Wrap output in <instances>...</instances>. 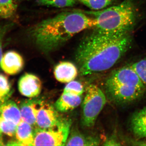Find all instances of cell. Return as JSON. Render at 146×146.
Returning <instances> with one entry per match:
<instances>
[{"label": "cell", "mask_w": 146, "mask_h": 146, "mask_svg": "<svg viewBox=\"0 0 146 146\" xmlns=\"http://www.w3.org/2000/svg\"><path fill=\"white\" fill-rule=\"evenodd\" d=\"M92 29L82 39L75 54L81 76L110 69L130 49L133 41L131 32L111 33Z\"/></svg>", "instance_id": "obj_1"}, {"label": "cell", "mask_w": 146, "mask_h": 146, "mask_svg": "<svg viewBox=\"0 0 146 146\" xmlns=\"http://www.w3.org/2000/svg\"><path fill=\"white\" fill-rule=\"evenodd\" d=\"M96 19L84 12H62L35 24L29 36L36 48L45 54L54 51L84 30L96 26Z\"/></svg>", "instance_id": "obj_2"}, {"label": "cell", "mask_w": 146, "mask_h": 146, "mask_svg": "<svg viewBox=\"0 0 146 146\" xmlns=\"http://www.w3.org/2000/svg\"><path fill=\"white\" fill-rule=\"evenodd\" d=\"M108 98L116 105L133 103L143 96L146 87L131 65L116 69L110 73L105 83Z\"/></svg>", "instance_id": "obj_3"}, {"label": "cell", "mask_w": 146, "mask_h": 146, "mask_svg": "<svg viewBox=\"0 0 146 146\" xmlns=\"http://www.w3.org/2000/svg\"><path fill=\"white\" fill-rule=\"evenodd\" d=\"M96 19L94 29L102 32L122 33L131 32L138 20V11L133 0H123L117 5L99 11H84Z\"/></svg>", "instance_id": "obj_4"}, {"label": "cell", "mask_w": 146, "mask_h": 146, "mask_svg": "<svg viewBox=\"0 0 146 146\" xmlns=\"http://www.w3.org/2000/svg\"><path fill=\"white\" fill-rule=\"evenodd\" d=\"M82 103V123L86 127H92L106 102V96L99 87L89 85Z\"/></svg>", "instance_id": "obj_5"}, {"label": "cell", "mask_w": 146, "mask_h": 146, "mask_svg": "<svg viewBox=\"0 0 146 146\" xmlns=\"http://www.w3.org/2000/svg\"><path fill=\"white\" fill-rule=\"evenodd\" d=\"M70 126V122L65 119L60 125L52 128H36L34 130L33 146L65 145Z\"/></svg>", "instance_id": "obj_6"}, {"label": "cell", "mask_w": 146, "mask_h": 146, "mask_svg": "<svg viewBox=\"0 0 146 146\" xmlns=\"http://www.w3.org/2000/svg\"><path fill=\"white\" fill-rule=\"evenodd\" d=\"M57 111L49 104L38 102L35 110L36 126L47 129L60 125L65 119L60 117Z\"/></svg>", "instance_id": "obj_7"}, {"label": "cell", "mask_w": 146, "mask_h": 146, "mask_svg": "<svg viewBox=\"0 0 146 146\" xmlns=\"http://www.w3.org/2000/svg\"><path fill=\"white\" fill-rule=\"evenodd\" d=\"M18 87L20 93L24 96L33 98L39 96L42 89V82L37 76L26 73L18 82Z\"/></svg>", "instance_id": "obj_8"}, {"label": "cell", "mask_w": 146, "mask_h": 146, "mask_svg": "<svg viewBox=\"0 0 146 146\" xmlns=\"http://www.w3.org/2000/svg\"><path fill=\"white\" fill-rule=\"evenodd\" d=\"M23 58L15 51H9L3 54L0 67L7 74L13 75L20 72L23 68Z\"/></svg>", "instance_id": "obj_9"}, {"label": "cell", "mask_w": 146, "mask_h": 146, "mask_svg": "<svg viewBox=\"0 0 146 146\" xmlns=\"http://www.w3.org/2000/svg\"><path fill=\"white\" fill-rule=\"evenodd\" d=\"M16 141H12L7 145L33 146L34 130L32 126L22 120L17 125L15 132Z\"/></svg>", "instance_id": "obj_10"}, {"label": "cell", "mask_w": 146, "mask_h": 146, "mask_svg": "<svg viewBox=\"0 0 146 146\" xmlns=\"http://www.w3.org/2000/svg\"><path fill=\"white\" fill-rule=\"evenodd\" d=\"M129 123L131 131L136 138H146V106L132 114Z\"/></svg>", "instance_id": "obj_11"}, {"label": "cell", "mask_w": 146, "mask_h": 146, "mask_svg": "<svg viewBox=\"0 0 146 146\" xmlns=\"http://www.w3.org/2000/svg\"><path fill=\"white\" fill-rule=\"evenodd\" d=\"M54 73L58 81L62 83H68L76 78L78 71L76 65L72 63L62 61L55 66Z\"/></svg>", "instance_id": "obj_12"}, {"label": "cell", "mask_w": 146, "mask_h": 146, "mask_svg": "<svg viewBox=\"0 0 146 146\" xmlns=\"http://www.w3.org/2000/svg\"><path fill=\"white\" fill-rule=\"evenodd\" d=\"M82 101L81 96L63 93L55 104V109L60 112H66L78 107Z\"/></svg>", "instance_id": "obj_13"}, {"label": "cell", "mask_w": 146, "mask_h": 146, "mask_svg": "<svg viewBox=\"0 0 146 146\" xmlns=\"http://www.w3.org/2000/svg\"><path fill=\"white\" fill-rule=\"evenodd\" d=\"M0 115L17 125L22 120L20 108L11 100H7L3 104L0 109Z\"/></svg>", "instance_id": "obj_14"}, {"label": "cell", "mask_w": 146, "mask_h": 146, "mask_svg": "<svg viewBox=\"0 0 146 146\" xmlns=\"http://www.w3.org/2000/svg\"><path fill=\"white\" fill-rule=\"evenodd\" d=\"M100 143V141L98 137L86 136L76 130L73 131L69 135L65 145L98 146Z\"/></svg>", "instance_id": "obj_15"}, {"label": "cell", "mask_w": 146, "mask_h": 146, "mask_svg": "<svg viewBox=\"0 0 146 146\" xmlns=\"http://www.w3.org/2000/svg\"><path fill=\"white\" fill-rule=\"evenodd\" d=\"M38 103L34 100H27L22 102L19 107L22 120L33 127L36 125L35 110Z\"/></svg>", "instance_id": "obj_16"}, {"label": "cell", "mask_w": 146, "mask_h": 146, "mask_svg": "<svg viewBox=\"0 0 146 146\" xmlns=\"http://www.w3.org/2000/svg\"><path fill=\"white\" fill-rule=\"evenodd\" d=\"M17 7L15 0H0V18H11L16 13Z\"/></svg>", "instance_id": "obj_17"}, {"label": "cell", "mask_w": 146, "mask_h": 146, "mask_svg": "<svg viewBox=\"0 0 146 146\" xmlns=\"http://www.w3.org/2000/svg\"><path fill=\"white\" fill-rule=\"evenodd\" d=\"M87 7L94 11L102 10L110 6L117 0H77Z\"/></svg>", "instance_id": "obj_18"}, {"label": "cell", "mask_w": 146, "mask_h": 146, "mask_svg": "<svg viewBox=\"0 0 146 146\" xmlns=\"http://www.w3.org/2000/svg\"><path fill=\"white\" fill-rule=\"evenodd\" d=\"M77 0H36L39 5L64 8L74 6Z\"/></svg>", "instance_id": "obj_19"}, {"label": "cell", "mask_w": 146, "mask_h": 146, "mask_svg": "<svg viewBox=\"0 0 146 146\" xmlns=\"http://www.w3.org/2000/svg\"><path fill=\"white\" fill-rule=\"evenodd\" d=\"M131 65L146 87V57Z\"/></svg>", "instance_id": "obj_20"}, {"label": "cell", "mask_w": 146, "mask_h": 146, "mask_svg": "<svg viewBox=\"0 0 146 146\" xmlns=\"http://www.w3.org/2000/svg\"><path fill=\"white\" fill-rule=\"evenodd\" d=\"M83 85L79 82L73 81L68 82L65 86L63 93L75 96H81L84 92Z\"/></svg>", "instance_id": "obj_21"}, {"label": "cell", "mask_w": 146, "mask_h": 146, "mask_svg": "<svg viewBox=\"0 0 146 146\" xmlns=\"http://www.w3.org/2000/svg\"><path fill=\"white\" fill-rule=\"evenodd\" d=\"M17 125L0 116V131L9 136L15 134Z\"/></svg>", "instance_id": "obj_22"}, {"label": "cell", "mask_w": 146, "mask_h": 146, "mask_svg": "<svg viewBox=\"0 0 146 146\" xmlns=\"http://www.w3.org/2000/svg\"><path fill=\"white\" fill-rule=\"evenodd\" d=\"M10 25H6L0 26V63L3 57V42L4 37L9 29Z\"/></svg>", "instance_id": "obj_23"}, {"label": "cell", "mask_w": 146, "mask_h": 146, "mask_svg": "<svg viewBox=\"0 0 146 146\" xmlns=\"http://www.w3.org/2000/svg\"><path fill=\"white\" fill-rule=\"evenodd\" d=\"M104 143L103 144L104 145H121V142L119 141L117 137L115 134H113L107 138Z\"/></svg>", "instance_id": "obj_24"}, {"label": "cell", "mask_w": 146, "mask_h": 146, "mask_svg": "<svg viewBox=\"0 0 146 146\" xmlns=\"http://www.w3.org/2000/svg\"><path fill=\"white\" fill-rule=\"evenodd\" d=\"M136 140H131L129 143H130V145H131L146 146V140H144L145 138H142V139L136 138Z\"/></svg>", "instance_id": "obj_25"}, {"label": "cell", "mask_w": 146, "mask_h": 146, "mask_svg": "<svg viewBox=\"0 0 146 146\" xmlns=\"http://www.w3.org/2000/svg\"><path fill=\"white\" fill-rule=\"evenodd\" d=\"M10 94H8V95H6V96H4L0 97V109L1 108V107L2 105L6 101L8 100L10 96Z\"/></svg>", "instance_id": "obj_26"}, {"label": "cell", "mask_w": 146, "mask_h": 146, "mask_svg": "<svg viewBox=\"0 0 146 146\" xmlns=\"http://www.w3.org/2000/svg\"><path fill=\"white\" fill-rule=\"evenodd\" d=\"M2 132H1V131H0V145H3V144H2L3 143L2 142V134H1Z\"/></svg>", "instance_id": "obj_27"}, {"label": "cell", "mask_w": 146, "mask_h": 146, "mask_svg": "<svg viewBox=\"0 0 146 146\" xmlns=\"http://www.w3.org/2000/svg\"><path fill=\"white\" fill-rule=\"evenodd\" d=\"M4 96H5V95L4 94L2 91L0 89V97Z\"/></svg>", "instance_id": "obj_28"}, {"label": "cell", "mask_w": 146, "mask_h": 146, "mask_svg": "<svg viewBox=\"0 0 146 146\" xmlns=\"http://www.w3.org/2000/svg\"><path fill=\"white\" fill-rule=\"evenodd\" d=\"M18 1V0H15V1Z\"/></svg>", "instance_id": "obj_29"}]
</instances>
